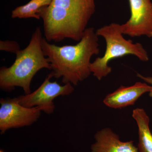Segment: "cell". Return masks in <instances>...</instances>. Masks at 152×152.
I'll list each match as a JSON object with an SVG mask.
<instances>
[{
	"instance_id": "obj_1",
	"label": "cell",
	"mask_w": 152,
	"mask_h": 152,
	"mask_svg": "<svg viewBox=\"0 0 152 152\" xmlns=\"http://www.w3.org/2000/svg\"><path fill=\"white\" fill-rule=\"evenodd\" d=\"M99 36L94 28H87L80 40L74 45L58 46L43 38L42 47L51 66L54 77L62 83L77 86L92 74L91 60L99 53Z\"/></svg>"
},
{
	"instance_id": "obj_2",
	"label": "cell",
	"mask_w": 152,
	"mask_h": 152,
	"mask_svg": "<svg viewBox=\"0 0 152 152\" xmlns=\"http://www.w3.org/2000/svg\"><path fill=\"white\" fill-rule=\"evenodd\" d=\"M95 11V0H53L39 13L45 38L48 42H79Z\"/></svg>"
},
{
	"instance_id": "obj_3",
	"label": "cell",
	"mask_w": 152,
	"mask_h": 152,
	"mask_svg": "<svg viewBox=\"0 0 152 152\" xmlns=\"http://www.w3.org/2000/svg\"><path fill=\"white\" fill-rule=\"evenodd\" d=\"M43 38L40 27H37L27 46L16 54V58L12 65L9 67L1 68V90L10 92L16 87H20L26 94H28L31 93V83L37 73L42 69L51 70L42 49Z\"/></svg>"
},
{
	"instance_id": "obj_4",
	"label": "cell",
	"mask_w": 152,
	"mask_h": 152,
	"mask_svg": "<svg viewBox=\"0 0 152 152\" xmlns=\"http://www.w3.org/2000/svg\"><path fill=\"white\" fill-rule=\"evenodd\" d=\"M96 33L99 37L104 39L106 45L104 56L97 58L90 66L92 74L99 80L111 72L112 68L108 64L114 59L131 55L135 56L142 61L149 60L148 54L141 44L134 43L131 40L124 38L121 24L112 23L98 29Z\"/></svg>"
},
{
	"instance_id": "obj_5",
	"label": "cell",
	"mask_w": 152,
	"mask_h": 152,
	"mask_svg": "<svg viewBox=\"0 0 152 152\" xmlns=\"http://www.w3.org/2000/svg\"><path fill=\"white\" fill-rule=\"evenodd\" d=\"M53 77V75L51 72L36 91L18 97L19 103L26 107H39L42 111L48 115L53 113L55 108L53 101L55 98L70 95L74 91L72 84L69 83L61 86L56 81L51 82Z\"/></svg>"
},
{
	"instance_id": "obj_6",
	"label": "cell",
	"mask_w": 152,
	"mask_h": 152,
	"mask_svg": "<svg viewBox=\"0 0 152 152\" xmlns=\"http://www.w3.org/2000/svg\"><path fill=\"white\" fill-rule=\"evenodd\" d=\"M0 131L3 134L11 129L28 126L37 121L42 111L39 107L28 108L19 103L18 98L0 100Z\"/></svg>"
},
{
	"instance_id": "obj_7",
	"label": "cell",
	"mask_w": 152,
	"mask_h": 152,
	"mask_svg": "<svg viewBox=\"0 0 152 152\" xmlns=\"http://www.w3.org/2000/svg\"><path fill=\"white\" fill-rule=\"evenodd\" d=\"M130 18L121 25L124 35L131 37L145 36L152 38L151 0H129Z\"/></svg>"
},
{
	"instance_id": "obj_8",
	"label": "cell",
	"mask_w": 152,
	"mask_h": 152,
	"mask_svg": "<svg viewBox=\"0 0 152 152\" xmlns=\"http://www.w3.org/2000/svg\"><path fill=\"white\" fill-rule=\"evenodd\" d=\"M152 87L147 83L137 82L130 86H121L106 96L104 104L113 109H122L133 105L139 98L150 92Z\"/></svg>"
},
{
	"instance_id": "obj_9",
	"label": "cell",
	"mask_w": 152,
	"mask_h": 152,
	"mask_svg": "<svg viewBox=\"0 0 152 152\" xmlns=\"http://www.w3.org/2000/svg\"><path fill=\"white\" fill-rule=\"evenodd\" d=\"M95 142L91 152H139L133 141L123 142L119 137L109 128L102 129L95 134Z\"/></svg>"
},
{
	"instance_id": "obj_10",
	"label": "cell",
	"mask_w": 152,
	"mask_h": 152,
	"mask_svg": "<svg viewBox=\"0 0 152 152\" xmlns=\"http://www.w3.org/2000/svg\"><path fill=\"white\" fill-rule=\"evenodd\" d=\"M133 118L138 129L139 152H152V133L150 128V118L143 108L133 110Z\"/></svg>"
},
{
	"instance_id": "obj_11",
	"label": "cell",
	"mask_w": 152,
	"mask_h": 152,
	"mask_svg": "<svg viewBox=\"0 0 152 152\" xmlns=\"http://www.w3.org/2000/svg\"><path fill=\"white\" fill-rule=\"evenodd\" d=\"M53 0H31L24 5L17 7L12 11V18H30L40 20L39 13L42 9L50 4Z\"/></svg>"
},
{
	"instance_id": "obj_12",
	"label": "cell",
	"mask_w": 152,
	"mask_h": 152,
	"mask_svg": "<svg viewBox=\"0 0 152 152\" xmlns=\"http://www.w3.org/2000/svg\"><path fill=\"white\" fill-rule=\"evenodd\" d=\"M1 51L10 52L16 54L20 50V45L15 41H0Z\"/></svg>"
},
{
	"instance_id": "obj_13",
	"label": "cell",
	"mask_w": 152,
	"mask_h": 152,
	"mask_svg": "<svg viewBox=\"0 0 152 152\" xmlns=\"http://www.w3.org/2000/svg\"><path fill=\"white\" fill-rule=\"evenodd\" d=\"M137 77L151 86L152 90L149 93V95L152 98V77H149V76L148 77H146V76H143L142 75L139 73H137Z\"/></svg>"
},
{
	"instance_id": "obj_14",
	"label": "cell",
	"mask_w": 152,
	"mask_h": 152,
	"mask_svg": "<svg viewBox=\"0 0 152 152\" xmlns=\"http://www.w3.org/2000/svg\"><path fill=\"white\" fill-rule=\"evenodd\" d=\"M0 152H4V151H3V150H1V151H0Z\"/></svg>"
}]
</instances>
